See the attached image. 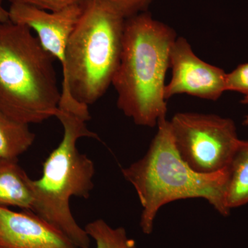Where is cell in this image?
<instances>
[{
    "instance_id": "ac0fdd59",
    "label": "cell",
    "mask_w": 248,
    "mask_h": 248,
    "mask_svg": "<svg viewBox=\"0 0 248 248\" xmlns=\"http://www.w3.org/2000/svg\"><path fill=\"white\" fill-rule=\"evenodd\" d=\"M241 103L244 104H248V97H244V99L241 101ZM243 124L245 125H248V115L245 117Z\"/></svg>"
},
{
    "instance_id": "5b68a950",
    "label": "cell",
    "mask_w": 248,
    "mask_h": 248,
    "mask_svg": "<svg viewBox=\"0 0 248 248\" xmlns=\"http://www.w3.org/2000/svg\"><path fill=\"white\" fill-rule=\"evenodd\" d=\"M54 60L29 27L0 22V110L29 125L55 117L61 91Z\"/></svg>"
},
{
    "instance_id": "7c38bea8",
    "label": "cell",
    "mask_w": 248,
    "mask_h": 248,
    "mask_svg": "<svg viewBox=\"0 0 248 248\" xmlns=\"http://www.w3.org/2000/svg\"><path fill=\"white\" fill-rule=\"evenodd\" d=\"M35 140L29 124L15 120L0 110V158L18 159Z\"/></svg>"
},
{
    "instance_id": "277c9868",
    "label": "cell",
    "mask_w": 248,
    "mask_h": 248,
    "mask_svg": "<svg viewBox=\"0 0 248 248\" xmlns=\"http://www.w3.org/2000/svg\"><path fill=\"white\" fill-rule=\"evenodd\" d=\"M55 117L63 126V138L44 163L40 179H31L32 212L58 228L78 248H90L91 238L75 219L70 200L73 197L87 200L94 188V163L78 151V140L99 138L86 125L91 115L58 108Z\"/></svg>"
},
{
    "instance_id": "52a82bcc",
    "label": "cell",
    "mask_w": 248,
    "mask_h": 248,
    "mask_svg": "<svg viewBox=\"0 0 248 248\" xmlns=\"http://www.w3.org/2000/svg\"><path fill=\"white\" fill-rule=\"evenodd\" d=\"M172 79L164 89L165 99L179 94L217 101L226 91L227 73L201 60L184 37H177L170 54Z\"/></svg>"
},
{
    "instance_id": "9a60e30c",
    "label": "cell",
    "mask_w": 248,
    "mask_h": 248,
    "mask_svg": "<svg viewBox=\"0 0 248 248\" xmlns=\"http://www.w3.org/2000/svg\"><path fill=\"white\" fill-rule=\"evenodd\" d=\"M226 91H234L248 97V62L227 73Z\"/></svg>"
},
{
    "instance_id": "5bb4252c",
    "label": "cell",
    "mask_w": 248,
    "mask_h": 248,
    "mask_svg": "<svg viewBox=\"0 0 248 248\" xmlns=\"http://www.w3.org/2000/svg\"><path fill=\"white\" fill-rule=\"evenodd\" d=\"M125 19L145 12L153 0H103Z\"/></svg>"
},
{
    "instance_id": "8fae6325",
    "label": "cell",
    "mask_w": 248,
    "mask_h": 248,
    "mask_svg": "<svg viewBox=\"0 0 248 248\" xmlns=\"http://www.w3.org/2000/svg\"><path fill=\"white\" fill-rule=\"evenodd\" d=\"M227 170L225 203L231 211L248 203V140H240Z\"/></svg>"
},
{
    "instance_id": "2e32d148",
    "label": "cell",
    "mask_w": 248,
    "mask_h": 248,
    "mask_svg": "<svg viewBox=\"0 0 248 248\" xmlns=\"http://www.w3.org/2000/svg\"><path fill=\"white\" fill-rule=\"evenodd\" d=\"M11 4H22L49 11H56L72 5L83 4L86 0H8Z\"/></svg>"
},
{
    "instance_id": "7a4b0ae2",
    "label": "cell",
    "mask_w": 248,
    "mask_h": 248,
    "mask_svg": "<svg viewBox=\"0 0 248 248\" xmlns=\"http://www.w3.org/2000/svg\"><path fill=\"white\" fill-rule=\"evenodd\" d=\"M125 18L103 0H86L66 50L59 108L90 114L120 63Z\"/></svg>"
},
{
    "instance_id": "9c48e42d",
    "label": "cell",
    "mask_w": 248,
    "mask_h": 248,
    "mask_svg": "<svg viewBox=\"0 0 248 248\" xmlns=\"http://www.w3.org/2000/svg\"><path fill=\"white\" fill-rule=\"evenodd\" d=\"M0 248H79L38 215L0 206Z\"/></svg>"
},
{
    "instance_id": "6da1fadb",
    "label": "cell",
    "mask_w": 248,
    "mask_h": 248,
    "mask_svg": "<svg viewBox=\"0 0 248 248\" xmlns=\"http://www.w3.org/2000/svg\"><path fill=\"white\" fill-rule=\"evenodd\" d=\"M177 34L148 13L125 19L120 63L112 85L117 107L137 125L153 127L166 118L165 79Z\"/></svg>"
},
{
    "instance_id": "3957f363",
    "label": "cell",
    "mask_w": 248,
    "mask_h": 248,
    "mask_svg": "<svg viewBox=\"0 0 248 248\" xmlns=\"http://www.w3.org/2000/svg\"><path fill=\"white\" fill-rule=\"evenodd\" d=\"M157 127L144 156L122 170L141 203L142 232L151 234L160 209L178 200L203 199L222 216H228L231 211L225 203L228 170L213 174L195 172L178 153L170 121L162 119Z\"/></svg>"
},
{
    "instance_id": "d6986e66",
    "label": "cell",
    "mask_w": 248,
    "mask_h": 248,
    "mask_svg": "<svg viewBox=\"0 0 248 248\" xmlns=\"http://www.w3.org/2000/svg\"><path fill=\"white\" fill-rule=\"evenodd\" d=\"M1 2H2V0H0V6H1Z\"/></svg>"
},
{
    "instance_id": "4fadbf2b",
    "label": "cell",
    "mask_w": 248,
    "mask_h": 248,
    "mask_svg": "<svg viewBox=\"0 0 248 248\" xmlns=\"http://www.w3.org/2000/svg\"><path fill=\"white\" fill-rule=\"evenodd\" d=\"M84 229L95 241V248H138L124 228H112L101 218L90 222Z\"/></svg>"
},
{
    "instance_id": "8992f818",
    "label": "cell",
    "mask_w": 248,
    "mask_h": 248,
    "mask_svg": "<svg viewBox=\"0 0 248 248\" xmlns=\"http://www.w3.org/2000/svg\"><path fill=\"white\" fill-rule=\"evenodd\" d=\"M170 124L178 153L202 174L227 169L241 140L234 121L218 115L179 112Z\"/></svg>"
},
{
    "instance_id": "30bf717a",
    "label": "cell",
    "mask_w": 248,
    "mask_h": 248,
    "mask_svg": "<svg viewBox=\"0 0 248 248\" xmlns=\"http://www.w3.org/2000/svg\"><path fill=\"white\" fill-rule=\"evenodd\" d=\"M31 181L17 159L0 158V206L17 207L32 212Z\"/></svg>"
},
{
    "instance_id": "ba28073f",
    "label": "cell",
    "mask_w": 248,
    "mask_h": 248,
    "mask_svg": "<svg viewBox=\"0 0 248 248\" xmlns=\"http://www.w3.org/2000/svg\"><path fill=\"white\" fill-rule=\"evenodd\" d=\"M84 2L56 11L27 4H12L8 10L9 20L35 31L46 51L61 63L63 73L66 69L67 46L82 14Z\"/></svg>"
},
{
    "instance_id": "e0dca14e",
    "label": "cell",
    "mask_w": 248,
    "mask_h": 248,
    "mask_svg": "<svg viewBox=\"0 0 248 248\" xmlns=\"http://www.w3.org/2000/svg\"><path fill=\"white\" fill-rule=\"evenodd\" d=\"M9 20V11L0 6V22H6Z\"/></svg>"
}]
</instances>
